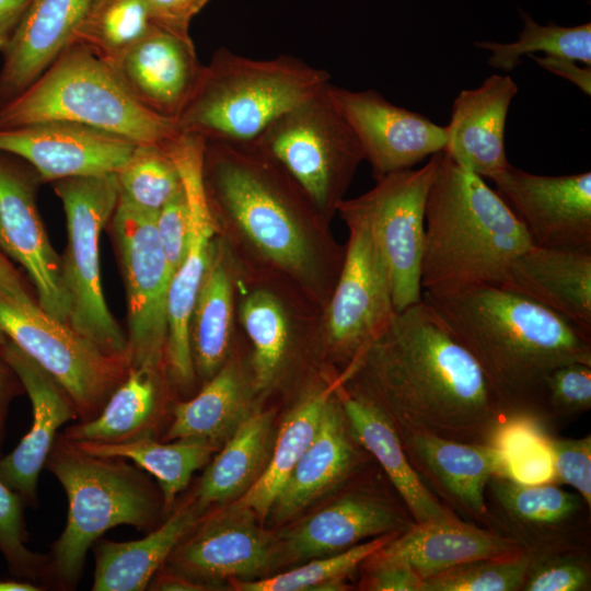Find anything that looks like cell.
I'll list each match as a JSON object with an SVG mask.
<instances>
[{
	"label": "cell",
	"instance_id": "1",
	"mask_svg": "<svg viewBox=\"0 0 591 591\" xmlns=\"http://www.w3.org/2000/svg\"><path fill=\"white\" fill-rule=\"evenodd\" d=\"M397 431L505 449L509 420L473 357L422 301L396 312L339 375Z\"/></svg>",
	"mask_w": 591,
	"mask_h": 591
},
{
	"label": "cell",
	"instance_id": "2",
	"mask_svg": "<svg viewBox=\"0 0 591 591\" xmlns=\"http://www.w3.org/2000/svg\"><path fill=\"white\" fill-rule=\"evenodd\" d=\"M421 300L476 361L507 418L553 432L546 379L563 364H591V335L500 286L422 290Z\"/></svg>",
	"mask_w": 591,
	"mask_h": 591
},
{
	"label": "cell",
	"instance_id": "3",
	"mask_svg": "<svg viewBox=\"0 0 591 591\" xmlns=\"http://www.w3.org/2000/svg\"><path fill=\"white\" fill-rule=\"evenodd\" d=\"M515 212L484 178L438 152L425 208L421 289L502 286L532 246Z\"/></svg>",
	"mask_w": 591,
	"mask_h": 591
},
{
	"label": "cell",
	"instance_id": "4",
	"mask_svg": "<svg viewBox=\"0 0 591 591\" xmlns=\"http://www.w3.org/2000/svg\"><path fill=\"white\" fill-rule=\"evenodd\" d=\"M204 182L211 209L264 256L296 276L310 274L306 222L318 210L275 160L252 142L205 140Z\"/></svg>",
	"mask_w": 591,
	"mask_h": 591
},
{
	"label": "cell",
	"instance_id": "5",
	"mask_svg": "<svg viewBox=\"0 0 591 591\" xmlns=\"http://www.w3.org/2000/svg\"><path fill=\"white\" fill-rule=\"evenodd\" d=\"M329 82L327 71L293 56L252 59L220 48L202 65L175 125L206 141L253 142Z\"/></svg>",
	"mask_w": 591,
	"mask_h": 591
},
{
	"label": "cell",
	"instance_id": "6",
	"mask_svg": "<svg viewBox=\"0 0 591 591\" xmlns=\"http://www.w3.org/2000/svg\"><path fill=\"white\" fill-rule=\"evenodd\" d=\"M45 467L59 480L69 503L65 529L49 554L50 580L73 589L90 547L118 525L149 529L163 498L137 465L86 453L62 433L57 434Z\"/></svg>",
	"mask_w": 591,
	"mask_h": 591
},
{
	"label": "cell",
	"instance_id": "7",
	"mask_svg": "<svg viewBox=\"0 0 591 591\" xmlns=\"http://www.w3.org/2000/svg\"><path fill=\"white\" fill-rule=\"evenodd\" d=\"M50 120L94 127L138 144L165 147L179 135L174 120L138 104L108 63L77 45L0 106V129Z\"/></svg>",
	"mask_w": 591,
	"mask_h": 591
},
{
	"label": "cell",
	"instance_id": "8",
	"mask_svg": "<svg viewBox=\"0 0 591 591\" xmlns=\"http://www.w3.org/2000/svg\"><path fill=\"white\" fill-rule=\"evenodd\" d=\"M66 215L68 242L61 258L69 324L104 352L127 359V337L105 301L101 265L102 231L119 199L115 173L56 181Z\"/></svg>",
	"mask_w": 591,
	"mask_h": 591
},
{
	"label": "cell",
	"instance_id": "9",
	"mask_svg": "<svg viewBox=\"0 0 591 591\" xmlns=\"http://www.w3.org/2000/svg\"><path fill=\"white\" fill-rule=\"evenodd\" d=\"M327 84L280 115L252 142L275 160L324 215L337 209L364 160L357 137L326 92Z\"/></svg>",
	"mask_w": 591,
	"mask_h": 591
},
{
	"label": "cell",
	"instance_id": "10",
	"mask_svg": "<svg viewBox=\"0 0 591 591\" xmlns=\"http://www.w3.org/2000/svg\"><path fill=\"white\" fill-rule=\"evenodd\" d=\"M0 331L59 383L80 421L94 418L128 374L126 358L104 352L38 304L0 293Z\"/></svg>",
	"mask_w": 591,
	"mask_h": 591
},
{
	"label": "cell",
	"instance_id": "11",
	"mask_svg": "<svg viewBox=\"0 0 591 591\" xmlns=\"http://www.w3.org/2000/svg\"><path fill=\"white\" fill-rule=\"evenodd\" d=\"M437 165L438 152L420 169L386 174L368 193L343 199L337 206L370 227L386 267L396 312L421 300L425 208Z\"/></svg>",
	"mask_w": 591,
	"mask_h": 591
},
{
	"label": "cell",
	"instance_id": "12",
	"mask_svg": "<svg viewBox=\"0 0 591 591\" xmlns=\"http://www.w3.org/2000/svg\"><path fill=\"white\" fill-rule=\"evenodd\" d=\"M155 215L119 197L112 221L127 296V360L129 367L161 369L172 273L158 236Z\"/></svg>",
	"mask_w": 591,
	"mask_h": 591
},
{
	"label": "cell",
	"instance_id": "13",
	"mask_svg": "<svg viewBox=\"0 0 591 591\" xmlns=\"http://www.w3.org/2000/svg\"><path fill=\"white\" fill-rule=\"evenodd\" d=\"M165 149L177 167L186 197L189 236L184 259L170 283L164 361L171 379L188 387L195 379L189 322L210 260L216 222L204 182L205 139L179 134Z\"/></svg>",
	"mask_w": 591,
	"mask_h": 591
},
{
	"label": "cell",
	"instance_id": "14",
	"mask_svg": "<svg viewBox=\"0 0 591 591\" xmlns=\"http://www.w3.org/2000/svg\"><path fill=\"white\" fill-rule=\"evenodd\" d=\"M349 229L338 279L328 303L324 332L331 349L347 364L391 322L389 275L368 223L338 209Z\"/></svg>",
	"mask_w": 591,
	"mask_h": 591
},
{
	"label": "cell",
	"instance_id": "15",
	"mask_svg": "<svg viewBox=\"0 0 591 591\" xmlns=\"http://www.w3.org/2000/svg\"><path fill=\"white\" fill-rule=\"evenodd\" d=\"M490 529L531 557L590 548V510L577 491L553 483L494 475L485 489Z\"/></svg>",
	"mask_w": 591,
	"mask_h": 591
},
{
	"label": "cell",
	"instance_id": "16",
	"mask_svg": "<svg viewBox=\"0 0 591 591\" xmlns=\"http://www.w3.org/2000/svg\"><path fill=\"white\" fill-rule=\"evenodd\" d=\"M326 92L352 129L376 179L412 169L444 149L445 127L392 104L378 91H351L329 82Z\"/></svg>",
	"mask_w": 591,
	"mask_h": 591
},
{
	"label": "cell",
	"instance_id": "17",
	"mask_svg": "<svg viewBox=\"0 0 591 591\" xmlns=\"http://www.w3.org/2000/svg\"><path fill=\"white\" fill-rule=\"evenodd\" d=\"M248 509L230 505L182 538L165 564L206 588L224 579L253 580L277 554V543Z\"/></svg>",
	"mask_w": 591,
	"mask_h": 591
},
{
	"label": "cell",
	"instance_id": "18",
	"mask_svg": "<svg viewBox=\"0 0 591 591\" xmlns=\"http://www.w3.org/2000/svg\"><path fill=\"white\" fill-rule=\"evenodd\" d=\"M397 433L410 465L428 489L452 511L490 529L485 489L494 475L512 476L508 451L422 431Z\"/></svg>",
	"mask_w": 591,
	"mask_h": 591
},
{
	"label": "cell",
	"instance_id": "19",
	"mask_svg": "<svg viewBox=\"0 0 591 591\" xmlns=\"http://www.w3.org/2000/svg\"><path fill=\"white\" fill-rule=\"evenodd\" d=\"M541 247L591 248V173L536 175L511 164L490 178Z\"/></svg>",
	"mask_w": 591,
	"mask_h": 591
},
{
	"label": "cell",
	"instance_id": "20",
	"mask_svg": "<svg viewBox=\"0 0 591 591\" xmlns=\"http://www.w3.org/2000/svg\"><path fill=\"white\" fill-rule=\"evenodd\" d=\"M137 144L113 132L70 121L0 129V153L25 160L44 182L117 173Z\"/></svg>",
	"mask_w": 591,
	"mask_h": 591
},
{
	"label": "cell",
	"instance_id": "21",
	"mask_svg": "<svg viewBox=\"0 0 591 591\" xmlns=\"http://www.w3.org/2000/svg\"><path fill=\"white\" fill-rule=\"evenodd\" d=\"M0 250L30 277L38 305L69 323L61 257L53 248L37 211L34 183L20 166L0 158Z\"/></svg>",
	"mask_w": 591,
	"mask_h": 591
},
{
	"label": "cell",
	"instance_id": "22",
	"mask_svg": "<svg viewBox=\"0 0 591 591\" xmlns=\"http://www.w3.org/2000/svg\"><path fill=\"white\" fill-rule=\"evenodd\" d=\"M4 356L32 405V426L16 448L0 459V478L20 494L24 503L37 502L39 474L58 429L78 418L76 407L59 383L9 338Z\"/></svg>",
	"mask_w": 591,
	"mask_h": 591
},
{
	"label": "cell",
	"instance_id": "23",
	"mask_svg": "<svg viewBox=\"0 0 591 591\" xmlns=\"http://www.w3.org/2000/svg\"><path fill=\"white\" fill-rule=\"evenodd\" d=\"M111 67L138 104L175 121L194 90L202 65L190 37L154 26Z\"/></svg>",
	"mask_w": 591,
	"mask_h": 591
},
{
	"label": "cell",
	"instance_id": "24",
	"mask_svg": "<svg viewBox=\"0 0 591 591\" xmlns=\"http://www.w3.org/2000/svg\"><path fill=\"white\" fill-rule=\"evenodd\" d=\"M415 523L406 508L367 491L346 494L281 535L291 560L344 552L364 540L402 533Z\"/></svg>",
	"mask_w": 591,
	"mask_h": 591
},
{
	"label": "cell",
	"instance_id": "25",
	"mask_svg": "<svg viewBox=\"0 0 591 591\" xmlns=\"http://www.w3.org/2000/svg\"><path fill=\"white\" fill-rule=\"evenodd\" d=\"M518 85L508 74H493L475 89L462 90L445 127V152L483 178L506 170L505 128Z\"/></svg>",
	"mask_w": 591,
	"mask_h": 591
},
{
	"label": "cell",
	"instance_id": "26",
	"mask_svg": "<svg viewBox=\"0 0 591 591\" xmlns=\"http://www.w3.org/2000/svg\"><path fill=\"white\" fill-rule=\"evenodd\" d=\"M519 553L511 538L456 518L415 522L367 559L406 565L424 580L460 564Z\"/></svg>",
	"mask_w": 591,
	"mask_h": 591
},
{
	"label": "cell",
	"instance_id": "27",
	"mask_svg": "<svg viewBox=\"0 0 591 591\" xmlns=\"http://www.w3.org/2000/svg\"><path fill=\"white\" fill-rule=\"evenodd\" d=\"M591 335V248L532 245L502 283Z\"/></svg>",
	"mask_w": 591,
	"mask_h": 591
},
{
	"label": "cell",
	"instance_id": "28",
	"mask_svg": "<svg viewBox=\"0 0 591 591\" xmlns=\"http://www.w3.org/2000/svg\"><path fill=\"white\" fill-rule=\"evenodd\" d=\"M90 1H31L2 50L0 106L33 84L71 44Z\"/></svg>",
	"mask_w": 591,
	"mask_h": 591
},
{
	"label": "cell",
	"instance_id": "29",
	"mask_svg": "<svg viewBox=\"0 0 591 591\" xmlns=\"http://www.w3.org/2000/svg\"><path fill=\"white\" fill-rule=\"evenodd\" d=\"M337 390V389H336ZM337 394L327 402L316 433L276 497L269 515L282 523L349 477L360 452Z\"/></svg>",
	"mask_w": 591,
	"mask_h": 591
},
{
	"label": "cell",
	"instance_id": "30",
	"mask_svg": "<svg viewBox=\"0 0 591 591\" xmlns=\"http://www.w3.org/2000/svg\"><path fill=\"white\" fill-rule=\"evenodd\" d=\"M336 394L355 439L381 465L414 521L456 519L417 475L389 417L378 407L350 395L341 383Z\"/></svg>",
	"mask_w": 591,
	"mask_h": 591
},
{
	"label": "cell",
	"instance_id": "31",
	"mask_svg": "<svg viewBox=\"0 0 591 591\" xmlns=\"http://www.w3.org/2000/svg\"><path fill=\"white\" fill-rule=\"evenodd\" d=\"M204 510L195 497L185 501L151 533L128 542L96 541L93 591H141L165 564Z\"/></svg>",
	"mask_w": 591,
	"mask_h": 591
},
{
	"label": "cell",
	"instance_id": "32",
	"mask_svg": "<svg viewBox=\"0 0 591 591\" xmlns=\"http://www.w3.org/2000/svg\"><path fill=\"white\" fill-rule=\"evenodd\" d=\"M160 370L129 367L126 379L92 419L68 427L62 436L74 442L123 443L155 438L162 402Z\"/></svg>",
	"mask_w": 591,
	"mask_h": 591
},
{
	"label": "cell",
	"instance_id": "33",
	"mask_svg": "<svg viewBox=\"0 0 591 591\" xmlns=\"http://www.w3.org/2000/svg\"><path fill=\"white\" fill-rule=\"evenodd\" d=\"M273 410L250 414L227 439L201 476L194 497L205 511L243 496L267 464Z\"/></svg>",
	"mask_w": 591,
	"mask_h": 591
},
{
	"label": "cell",
	"instance_id": "34",
	"mask_svg": "<svg viewBox=\"0 0 591 591\" xmlns=\"http://www.w3.org/2000/svg\"><path fill=\"white\" fill-rule=\"evenodd\" d=\"M248 415L243 378L234 364H223L196 396L173 406L164 440L194 439L216 445Z\"/></svg>",
	"mask_w": 591,
	"mask_h": 591
},
{
	"label": "cell",
	"instance_id": "35",
	"mask_svg": "<svg viewBox=\"0 0 591 591\" xmlns=\"http://www.w3.org/2000/svg\"><path fill=\"white\" fill-rule=\"evenodd\" d=\"M341 383L340 376L327 387L305 396L282 421L269 460L258 479L232 505L251 510L264 520L290 472L313 440L327 402Z\"/></svg>",
	"mask_w": 591,
	"mask_h": 591
},
{
	"label": "cell",
	"instance_id": "36",
	"mask_svg": "<svg viewBox=\"0 0 591 591\" xmlns=\"http://www.w3.org/2000/svg\"><path fill=\"white\" fill-rule=\"evenodd\" d=\"M232 328V285L222 256L212 247L189 322L195 374L207 382L224 364Z\"/></svg>",
	"mask_w": 591,
	"mask_h": 591
},
{
	"label": "cell",
	"instance_id": "37",
	"mask_svg": "<svg viewBox=\"0 0 591 591\" xmlns=\"http://www.w3.org/2000/svg\"><path fill=\"white\" fill-rule=\"evenodd\" d=\"M74 443L93 455L129 459L139 468L153 475L162 494L164 510L173 506L193 474L208 463L216 449V445L201 440L178 439L164 443L153 437L123 443Z\"/></svg>",
	"mask_w": 591,
	"mask_h": 591
},
{
	"label": "cell",
	"instance_id": "38",
	"mask_svg": "<svg viewBox=\"0 0 591 591\" xmlns=\"http://www.w3.org/2000/svg\"><path fill=\"white\" fill-rule=\"evenodd\" d=\"M154 26L143 0H91L70 45L112 66Z\"/></svg>",
	"mask_w": 591,
	"mask_h": 591
},
{
	"label": "cell",
	"instance_id": "39",
	"mask_svg": "<svg viewBox=\"0 0 591 591\" xmlns=\"http://www.w3.org/2000/svg\"><path fill=\"white\" fill-rule=\"evenodd\" d=\"M523 28L518 39L512 43L489 40L475 42L477 48L491 53L488 63L503 72L513 70L521 63L523 55L543 53L572 59L591 66V23L576 26H560L549 22L543 26L535 22L528 12L520 11Z\"/></svg>",
	"mask_w": 591,
	"mask_h": 591
},
{
	"label": "cell",
	"instance_id": "40",
	"mask_svg": "<svg viewBox=\"0 0 591 591\" xmlns=\"http://www.w3.org/2000/svg\"><path fill=\"white\" fill-rule=\"evenodd\" d=\"M242 324L254 348V384L269 387L277 379L289 345V322L280 301L269 291L255 290L242 302Z\"/></svg>",
	"mask_w": 591,
	"mask_h": 591
},
{
	"label": "cell",
	"instance_id": "41",
	"mask_svg": "<svg viewBox=\"0 0 591 591\" xmlns=\"http://www.w3.org/2000/svg\"><path fill=\"white\" fill-rule=\"evenodd\" d=\"M397 534L399 533L374 537L344 552L320 559L313 558L300 567L268 578L234 580V587L242 591L343 590L346 587L344 578Z\"/></svg>",
	"mask_w": 591,
	"mask_h": 591
},
{
	"label": "cell",
	"instance_id": "42",
	"mask_svg": "<svg viewBox=\"0 0 591 591\" xmlns=\"http://www.w3.org/2000/svg\"><path fill=\"white\" fill-rule=\"evenodd\" d=\"M115 174L119 197L148 212L157 213L182 189L177 167L165 147L137 144Z\"/></svg>",
	"mask_w": 591,
	"mask_h": 591
},
{
	"label": "cell",
	"instance_id": "43",
	"mask_svg": "<svg viewBox=\"0 0 591 591\" xmlns=\"http://www.w3.org/2000/svg\"><path fill=\"white\" fill-rule=\"evenodd\" d=\"M531 556L477 559L426 578L421 591H521Z\"/></svg>",
	"mask_w": 591,
	"mask_h": 591
},
{
	"label": "cell",
	"instance_id": "44",
	"mask_svg": "<svg viewBox=\"0 0 591 591\" xmlns=\"http://www.w3.org/2000/svg\"><path fill=\"white\" fill-rule=\"evenodd\" d=\"M24 501L0 478V553L10 572L19 579H50V555L26 547Z\"/></svg>",
	"mask_w": 591,
	"mask_h": 591
},
{
	"label": "cell",
	"instance_id": "45",
	"mask_svg": "<svg viewBox=\"0 0 591 591\" xmlns=\"http://www.w3.org/2000/svg\"><path fill=\"white\" fill-rule=\"evenodd\" d=\"M590 589V548H581L531 557L521 591H588Z\"/></svg>",
	"mask_w": 591,
	"mask_h": 591
},
{
	"label": "cell",
	"instance_id": "46",
	"mask_svg": "<svg viewBox=\"0 0 591 591\" xmlns=\"http://www.w3.org/2000/svg\"><path fill=\"white\" fill-rule=\"evenodd\" d=\"M538 441L548 453L555 478L573 488L591 508V436L572 439L546 432Z\"/></svg>",
	"mask_w": 591,
	"mask_h": 591
},
{
	"label": "cell",
	"instance_id": "47",
	"mask_svg": "<svg viewBox=\"0 0 591 591\" xmlns=\"http://www.w3.org/2000/svg\"><path fill=\"white\" fill-rule=\"evenodd\" d=\"M546 401L554 424L591 408V364L571 362L554 369L546 379Z\"/></svg>",
	"mask_w": 591,
	"mask_h": 591
},
{
	"label": "cell",
	"instance_id": "48",
	"mask_svg": "<svg viewBox=\"0 0 591 591\" xmlns=\"http://www.w3.org/2000/svg\"><path fill=\"white\" fill-rule=\"evenodd\" d=\"M155 228L173 277L184 259L189 236L188 208L183 186L157 212Z\"/></svg>",
	"mask_w": 591,
	"mask_h": 591
},
{
	"label": "cell",
	"instance_id": "49",
	"mask_svg": "<svg viewBox=\"0 0 591 591\" xmlns=\"http://www.w3.org/2000/svg\"><path fill=\"white\" fill-rule=\"evenodd\" d=\"M152 23L182 37H190L189 24L208 0H143Z\"/></svg>",
	"mask_w": 591,
	"mask_h": 591
},
{
	"label": "cell",
	"instance_id": "50",
	"mask_svg": "<svg viewBox=\"0 0 591 591\" xmlns=\"http://www.w3.org/2000/svg\"><path fill=\"white\" fill-rule=\"evenodd\" d=\"M367 569L362 587L371 591H421L422 579L408 566L372 561L361 564Z\"/></svg>",
	"mask_w": 591,
	"mask_h": 591
},
{
	"label": "cell",
	"instance_id": "51",
	"mask_svg": "<svg viewBox=\"0 0 591 591\" xmlns=\"http://www.w3.org/2000/svg\"><path fill=\"white\" fill-rule=\"evenodd\" d=\"M7 337L0 331V448L5 437V425L11 402L25 393L18 375L4 356Z\"/></svg>",
	"mask_w": 591,
	"mask_h": 591
},
{
	"label": "cell",
	"instance_id": "52",
	"mask_svg": "<svg viewBox=\"0 0 591 591\" xmlns=\"http://www.w3.org/2000/svg\"><path fill=\"white\" fill-rule=\"evenodd\" d=\"M542 68L576 84L583 93L591 94V66L581 67L578 61L564 57L530 55Z\"/></svg>",
	"mask_w": 591,
	"mask_h": 591
},
{
	"label": "cell",
	"instance_id": "53",
	"mask_svg": "<svg viewBox=\"0 0 591 591\" xmlns=\"http://www.w3.org/2000/svg\"><path fill=\"white\" fill-rule=\"evenodd\" d=\"M0 293L10 300L25 303L38 304L37 300L30 293L28 288L20 274L7 259L0 250Z\"/></svg>",
	"mask_w": 591,
	"mask_h": 591
},
{
	"label": "cell",
	"instance_id": "54",
	"mask_svg": "<svg viewBox=\"0 0 591 591\" xmlns=\"http://www.w3.org/2000/svg\"><path fill=\"white\" fill-rule=\"evenodd\" d=\"M32 0H0V50L9 43Z\"/></svg>",
	"mask_w": 591,
	"mask_h": 591
},
{
	"label": "cell",
	"instance_id": "55",
	"mask_svg": "<svg viewBox=\"0 0 591 591\" xmlns=\"http://www.w3.org/2000/svg\"><path fill=\"white\" fill-rule=\"evenodd\" d=\"M148 589L162 591H199L207 588L181 573L160 568L151 579Z\"/></svg>",
	"mask_w": 591,
	"mask_h": 591
},
{
	"label": "cell",
	"instance_id": "56",
	"mask_svg": "<svg viewBox=\"0 0 591 591\" xmlns=\"http://www.w3.org/2000/svg\"><path fill=\"white\" fill-rule=\"evenodd\" d=\"M42 588L27 580H0V591H40Z\"/></svg>",
	"mask_w": 591,
	"mask_h": 591
}]
</instances>
